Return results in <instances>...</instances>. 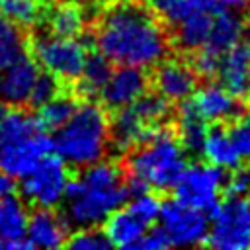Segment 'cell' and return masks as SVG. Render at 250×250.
Listing matches in <instances>:
<instances>
[{
	"instance_id": "29",
	"label": "cell",
	"mask_w": 250,
	"mask_h": 250,
	"mask_svg": "<svg viewBox=\"0 0 250 250\" xmlns=\"http://www.w3.org/2000/svg\"><path fill=\"white\" fill-rule=\"evenodd\" d=\"M64 246L72 248V250H107V248H111V242L102 229L84 227V229H78L76 232L68 234Z\"/></svg>"
},
{
	"instance_id": "26",
	"label": "cell",
	"mask_w": 250,
	"mask_h": 250,
	"mask_svg": "<svg viewBox=\"0 0 250 250\" xmlns=\"http://www.w3.org/2000/svg\"><path fill=\"white\" fill-rule=\"evenodd\" d=\"M27 53V35L23 27L0 16V70Z\"/></svg>"
},
{
	"instance_id": "24",
	"label": "cell",
	"mask_w": 250,
	"mask_h": 250,
	"mask_svg": "<svg viewBox=\"0 0 250 250\" xmlns=\"http://www.w3.org/2000/svg\"><path fill=\"white\" fill-rule=\"evenodd\" d=\"M207 121L193 109L189 98L182 102L180 105V117H178V127H176V137L182 143V146L186 148V152L191 154H199L203 141H205V133H207Z\"/></svg>"
},
{
	"instance_id": "37",
	"label": "cell",
	"mask_w": 250,
	"mask_h": 250,
	"mask_svg": "<svg viewBox=\"0 0 250 250\" xmlns=\"http://www.w3.org/2000/svg\"><path fill=\"white\" fill-rule=\"evenodd\" d=\"M244 92L248 94V100H250V70H248V76H246V88H244Z\"/></svg>"
},
{
	"instance_id": "18",
	"label": "cell",
	"mask_w": 250,
	"mask_h": 250,
	"mask_svg": "<svg viewBox=\"0 0 250 250\" xmlns=\"http://www.w3.org/2000/svg\"><path fill=\"white\" fill-rule=\"evenodd\" d=\"M41 21L49 33L61 37H80L86 25L84 10L74 0H47Z\"/></svg>"
},
{
	"instance_id": "7",
	"label": "cell",
	"mask_w": 250,
	"mask_h": 250,
	"mask_svg": "<svg viewBox=\"0 0 250 250\" xmlns=\"http://www.w3.org/2000/svg\"><path fill=\"white\" fill-rule=\"evenodd\" d=\"M27 51L39 68L57 76L62 84H74L84 68L88 51L78 37L33 33L27 37Z\"/></svg>"
},
{
	"instance_id": "9",
	"label": "cell",
	"mask_w": 250,
	"mask_h": 250,
	"mask_svg": "<svg viewBox=\"0 0 250 250\" xmlns=\"http://www.w3.org/2000/svg\"><path fill=\"white\" fill-rule=\"evenodd\" d=\"M20 195L35 207H57L70 180L68 164L59 154L43 156L23 178H20Z\"/></svg>"
},
{
	"instance_id": "15",
	"label": "cell",
	"mask_w": 250,
	"mask_h": 250,
	"mask_svg": "<svg viewBox=\"0 0 250 250\" xmlns=\"http://www.w3.org/2000/svg\"><path fill=\"white\" fill-rule=\"evenodd\" d=\"M68 223L62 213H55L53 207H35L27 221L25 238L31 248H62L68 238Z\"/></svg>"
},
{
	"instance_id": "11",
	"label": "cell",
	"mask_w": 250,
	"mask_h": 250,
	"mask_svg": "<svg viewBox=\"0 0 250 250\" xmlns=\"http://www.w3.org/2000/svg\"><path fill=\"white\" fill-rule=\"evenodd\" d=\"M158 219L172 246H197L203 244L207 238V213L189 207L178 199H168L160 203Z\"/></svg>"
},
{
	"instance_id": "19",
	"label": "cell",
	"mask_w": 250,
	"mask_h": 250,
	"mask_svg": "<svg viewBox=\"0 0 250 250\" xmlns=\"http://www.w3.org/2000/svg\"><path fill=\"white\" fill-rule=\"evenodd\" d=\"M248 70H250V39L242 35L234 45H230L221 55L217 76L221 78V84H225L229 90L240 96L246 88Z\"/></svg>"
},
{
	"instance_id": "39",
	"label": "cell",
	"mask_w": 250,
	"mask_h": 250,
	"mask_svg": "<svg viewBox=\"0 0 250 250\" xmlns=\"http://www.w3.org/2000/svg\"><path fill=\"white\" fill-rule=\"evenodd\" d=\"M0 2H4V0H0Z\"/></svg>"
},
{
	"instance_id": "22",
	"label": "cell",
	"mask_w": 250,
	"mask_h": 250,
	"mask_svg": "<svg viewBox=\"0 0 250 250\" xmlns=\"http://www.w3.org/2000/svg\"><path fill=\"white\" fill-rule=\"evenodd\" d=\"M27 221V205L18 191L0 197V240H25Z\"/></svg>"
},
{
	"instance_id": "36",
	"label": "cell",
	"mask_w": 250,
	"mask_h": 250,
	"mask_svg": "<svg viewBox=\"0 0 250 250\" xmlns=\"http://www.w3.org/2000/svg\"><path fill=\"white\" fill-rule=\"evenodd\" d=\"M8 109H10V105H8V104H6V102L0 98V121H2V117L6 115V111H8Z\"/></svg>"
},
{
	"instance_id": "1",
	"label": "cell",
	"mask_w": 250,
	"mask_h": 250,
	"mask_svg": "<svg viewBox=\"0 0 250 250\" xmlns=\"http://www.w3.org/2000/svg\"><path fill=\"white\" fill-rule=\"evenodd\" d=\"M98 51L111 64L156 66L170 51L164 23L143 0H119L104 10L94 33Z\"/></svg>"
},
{
	"instance_id": "6",
	"label": "cell",
	"mask_w": 250,
	"mask_h": 250,
	"mask_svg": "<svg viewBox=\"0 0 250 250\" xmlns=\"http://www.w3.org/2000/svg\"><path fill=\"white\" fill-rule=\"evenodd\" d=\"M170 109V102L156 90L143 94L137 102L115 109V115L109 121V143H113L119 152L131 150L164 125Z\"/></svg>"
},
{
	"instance_id": "38",
	"label": "cell",
	"mask_w": 250,
	"mask_h": 250,
	"mask_svg": "<svg viewBox=\"0 0 250 250\" xmlns=\"http://www.w3.org/2000/svg\"><path fill=\"white\" fill-rule=\"evenodd\" d=\"M248 211H250V199H248Z\"/></svg>"
},
{
	"instance_id": "12",
	"label": "cell",
	"mask_w": 250,
	"mask_h": 250,
	"mask_svg": "<svg viewBox=\"0 0 250 250\" xmlns=\"http://www.w3.org/2000/svg\"><path fill=\"white\" fill-rule=\"evenodd\" d=\"M150 78L141 66L119 64L117 70H111L109 80L105 82L104 90L100 92L102 105L115 111L133 102H137L143 94L148 92Z\"/></svg>"
},
{
	"instance_id": "31",
	"label": "cell",
	"mask_w": 250,
	"mask_h": 250,
	"mask_svg": "<svg viewBox=\"0 0 250 250\" xmlns=\"http://www.w3.org/2000/svg\"><path fill=\"white\" fill-rule=\"evenodd\" d=\"M225 191L227 195H236V197H248L250 195V166L244 168H234V172L227 178L225 182Z\"/></svg>"
},
{
	"instance_id": "16",
	"label": "cell",
	"mask_w": 250,
	"mask_h": 250,
	"mask_svg": "<svg viewBox=\"0 0 250 250\" xmlns=\"http://www.w3.org/2000/svg\"><path fill=\"white\" fill-rule=\"evenodd\" d=\"M37 74L39 64L27 51L8 68L0 70V98L8 105H25Z\"/></svg>"
},
{
	"instance_id": "3",
	"label": "cell",
	"mask_w": 250,
	"mask_h": 250,
	"mask_svg": "<svg viewBox=\"0 0 250 250\" xmlns=\"http://www.w3.org/2000/svg\"><path fill=\"white\" fill-rule=\"evenodd\" d=\"M53 150V137L35 111L10 105L0 121V170L23 178L43 156Z\"/></svg>"
},
{
	"instance_id": "14",
	"label": "cell",
	"mask_w": 250,
	"mask_h": 250,
	"mask_svg": "<svg viewBox=\"0 0 250 250\" xmlns=\"http://www.w3.org/2000/svg\"><path fill=\"white\" fill-rule=\"evenodd\" d=\"M197 80L199 78L193 66L178 59H162L150 78L154 90L170 104H182L184 100L191 98L193 90L197 88Z\"/></svg>"
},
{
	"instance_id": "27",
	"label": "cell",
	"mask_w": 250,
	"mask_h": 250,
	"mask_svg": "<svg viewBox=\"0 0 250 250\" xmlns=\"http://www.w3.org/2000/svg\"><path fill=\"white\" fill-rule=\"evenodd\" d=\"M76 105H78V100L68 90L66 92L62 90L53 100H49L47 104H43L41 107H37L33 111L37 113L39 121L43 123V127L47 131H55V129H59L72 115V111L76 109Z\"/></svg>"
},
{
	"instance_id": "25",
	"label": "cell",
	"mask_w": 250,
	"mask_h": 250,
	"mask_svg": "<svg viewBox=\"0 0 250 250\" xmlns=\"http://www.w3.org/2000/svg\"><path fill=\"white\" fill-rule=\"evenodd\" d=\"M111 61L105 59L100 51L98 53H92L86 57V62H84V68L78 76V94L84 96V98H96L100 96V92L104 90L105 82L109 80L111 76Z\"/></svg>"
},
{
	"instance_id": "5",
	"label": "cell",
	"mask_w": 250,
	"mask_h": 250,
	"mask_svg": "<svg viewBox=\"0 0 250 250\" xmlns=\"http://www.w3.org/2000/svg\"><path fill=\"white\" fill-rule=\"evenodd\" d=\"M186 168V148L178 141L176 131L166 125L145 143L133 146L127 156L129 174L156 191L172 189Z\"/></svg>"
},
{
	"instance_id": "10",
	"label": "cell",
	"mask_w": 250,
	"mask_h": 250,
	"mask_svg": "<svg viewBox=\"0 0 250 250\" xmlns=\"http://www.w3.org/2000/svg\"><path fill=\"white\" fill-rule=\"evenodd\" d=\"M225 182H227V174L223 168L209 162L193 164L184 170L182 178L174 186L176 199L211 215L221 201V193L225 191Z\"/></svg>"
},
{
	"instance_id": "21",
	"label": "cell",
	"mask_w": 250,
	"mask_h": 250,
	"mask_svg": "<svg viewBox=\"0 0 250 250\" xmlns=\"http://www.w3.org/2000/svg\"><path fill=\"white\" fill-rule=\"evenodd\" d=\"M244 18L236 12V10H227L221 8L215 16H213V23H211V31L207 37V43L203 47L223 55L230 45H234L240 37H242V29H244Z\"/></svg>"
},
{
	"instance_id": "30",
	"label": "cell",
	"mask_w": 250,
	"mask_h": 250,
	"mask_svg": "<svg viewBox=\"0 0 250 250\" xmlns=\"http://www.w3.org/2000/svg\"><path fill=\"white\" fill-rule=\"evenodd\" d=\"M229 133H230V139H232L240 158L250 160V111L248 113L242 111L232 121V127H229Z\"/></svg>"
},
{
	"instance_id": "4",
	"label": "cell",
	"mask_w": 250,
	"mask_h": 250,
	"mask_svg": "<svg viewBox=\"0 0 250 250\" xmlns=\"http://www.w3.org/2000/svg\"><path fill=\"white\" fill-rule=\"evenodd\" d=\"M109 146V119L100 104H78L72 115L55 129L53 150L74 168L90 166L104 158Z\"/></svg>"
},
{
	"instance_id": "20",
	"label": "cell",
	"mask_w": 250,
	"mask_h": 250,
	"mask_svg": "<svg viewBox=\"0 0 250 250\" xmlns=\"http://www.w3.org/2000/svg\"><path fill=\"white\" fill-rule=\"evenodd\" d=\"M201 152L209 164H215L223 170H234L242 160L230 139L229 129H225L223 123H215L213 127H207Z\"/></svg>"
},
{
	"instance_id": "13",
	"label": "cell",
	"mask_w": 250,
	"mask_h": 250,
	"mask_svg": "<svg viewBox=\"0 0 250 250\" xmlns=\"http://www.w3.org/2000/svg\"><path fill=\"white\" fill-rule=\"evenodd\" d=\"M193 109L209 123H229L242 113V102L238 94L229 90L225 84L209 82L195 88L189 98Z\"/></svg>"
},
{
	"instance_id": "32",
	"label": "cell",
	"mask_w": 250,
	"mask_h": 250,
	"mask_svg": "<svg viewBox=\"0 0 250 250\" xmlns=\"http://www.w3.org/2000/svg\"><path fill=\"white\" fill-rule=\"evenodd\" d=\"M172 246L170 244V238L166 234V230L158 225V227H150L143 238L139 240V244L135 248H141V250H162V248H168Z\"/></svg>"
},
{
	"instance_id": "34",
	"label": "cell",
	"mask_w": 250,
	"mask_h": 250,
	"mask_svg": "<svg viewBox=\"0 0 250 250\" xmlns=\"http://www.w3.org/2000/svg\"><path fill=\"white\" fill-rule=\"evenodd\" d=\"M217 2H219L221 8L236 10V12H240V10H244V8L250 6V0H217Z\"/></svg>"
},
{
	"instance_id": "35",
	"label": "cell",
	"mask_w": 250,
	"mask_h": 250,
	"mask_svg": "<svg viewBox=\"0 0 250 250\" xmlns=\"http://www.w3.org/2000/svg\"><path fill=\"white\" fill-rule=\"evenodd\" d=\"M78 4H84V6H96V4H104L105 0H74Z\"/></svg>"
},
{
	"instance_id": "28",
	"label": "cell",
	"mask_w": 250,
	"mask_h": 250,
	"mask_svg": "<svg viewBox=\"0 0 250 250\" xmlns=\"http://www.w3.org/2000/svg\"><path fill=\"white\" fill-rule=\"evenodd\" d=\"M62 88L64 86L57 76H53L47 70H43V72L39 70V74H37V78L33 82V88L29 92V98H27V107H31V109L41 107L43 104L53 100L59 92H62Z\"/></svg>"
},
{
	"instance_id": "33",
	"label": "cell",
	"mask_w": 250,
	"mask_h": 250,
	"mask_svg": "<svg viewBox=\"0 0 250 250\" xmlns=\"http://www.w3.org/2000/svg\"><path fill=\"white\" fill-rule=\"evenodd\" d=\"M14 191H18L14 178L0 170V197H4V195H8V193H14Z\"/></svg>"
},
{
	"instance_id": "23",
	"label": "cell",
	"mask_w": 250,
	"mask_h": 250,
	"mask_svg": "<svg viewBox=\"0 0 250 250\" xmlns=\"http://www.w3.org/2000/svg\"><path fill=\"white\" fill-rule=\"evenodd\" d=\"M219 12V10H217ZM217 12H209V10H199L189 14L188 18H184L174 29H176V45L180 49L186 51H197L199 47H203L207 43L209 31H211V23H213V16Z\"/></svg>"
},
{
	"instance_id": "17",
	"label": "cell",
	"mask_w": 250,
	"mask_h": 250,
	"mask_svg": "<svg viewBox=\"0 0 250 250\" xmlns=\"http://www.w3.org/2000/svg\"><path fill=\"white\" fill-rule=\"evenodd\" d=\"M150 227L152 223L145 219L131 203L117 207L104 221V232L107 234L111 246L117 248H135Z\"/></svg>"
},
{
	"instance_id": "2",
	"label": "cell",
	"mask_w": 250,
	"mask_h": 250,
	"mask_svg": "<svg viewBox=\"0 0 250 250\" xmlns=\"http://www.w3.org/2000/svg\"><path fill=\"white\" fill-rule=\"evenodd\" d=\"M123 170L111 160H98L84 166L78 176H70L64 197V219L76 229L100 227L127 201Z\"/></svg>"
},
{
	"instance_id": "8",
	"label": "cell",
	"mask_w": 250,
	"mask_h": 250,
	"mask_svg": "<svg viewBox=\"0 0 250 250\" xmlns=\"http://www.w3.org/2000/svg\"><path fill=\"white\" fill-rule=\"evenodd\" d=\"M211 225L205 244L219 250H246L250 248V211L248 199L227 195L211 213Z\"/></svg>"
}]
</instances>
